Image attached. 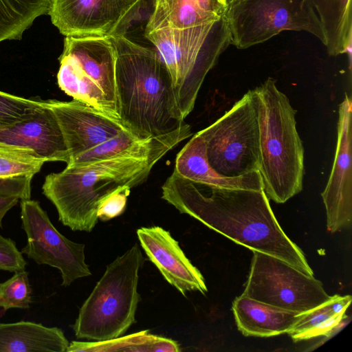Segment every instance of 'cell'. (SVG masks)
<instances>
[{
	"instance_id": "cell-1",
	"label": "cell",
	"mask_w": 352,
	"mask_h": 352,
	"mask_svg": "<svg viewBox=\"0 0 352 352\" xmlns=\"http://www.w3.org/2000/svg\"><path fill=\"white\" fill-rule=\"evenodd\" d=\"M162 198L207 227L252 251L278 258L314 276L300 248L285 233L263 189L209 187L174 170L162 186Z\"/></svg>"
},
{
	"instance_id": "cell-2",
	"label": "cell",
	"mask_w": 352,
	"mask_h": 352,
	"mask_svg": "<svg viewBox=\"0 0 352 352\" xmlns=\"http://www.w3.org/2000/svg\"><path fill=\"white\" fill-rule=\"evenodd\" d=\"M116 52L119 117L139 139L165 135L186 122L178 111L169 73L156 50L125 35L109 37Z\"/></svg>"
},
{
	"instance_id": "cell-3",
	"label": "cell",
	"mask_w": 352,
	"mask_h": 352,
	"mask_svg": "<svg viewBox=\"0 0 352 352\" xmlns=\"http://www.w3.org/2000/svg\"><path fill=\"white\" fill-rule=\"evenodd\" d=\"M168 152L144 157L122 155L82 165H67L46 176L43 193L55 206L59 221L74 231L91 232L98 210L109 195L143 183Z\"/></svg>"
},
{
	"instance_id": "cell-4",
	"label": "cell",
	"mask_w": 352,
	"mask_h": 352,
	"mask_svg": "<svg viewBox=\"0 0 352 352\" xmlns=\"http://www.w3.org/2000/svg\"><path fill=\"white\" fill-rule=\"evenodd\" d=\"M258 113L259 166L263 190L283 204L302 189L304 148L296 129V111L269 77L251 90Z\"/></svg>"
},
{
	"instance_id": "cell-5",
	"label": "cell",
	"mask_w": 352,
	"mask_h": 352,
	"mask_svg": "<svg viewBox=\"0 0 352 352\" xmlns=\"http://www.w3.org/2000/svg\"><path fill=\"white\" fill-rule=\"evenodd\" d=\"M145 37L167 68L178 111L185 120L194 109L206 75L231 45L225 16L192 28L157 29L145 33Z\"/></svg>"
},
{
	"instance_id": "cell-6",
	"label": "cell",
	"mask_w": 352,
	"mask_h": 352,
	"mask_svg": "<svg viewBox=\"0 0 352 352\" xmlns=\"http://www.w3.org/2000/svg\"><path fill=\"white\" fill-rule=\"evenodd\" d=\"M144 262L138 244L107 266L73 325L79 339L103 341L118 338L135 322L140 294L139 271Z\"/></svg>"
},
{
	"instance_id": "cell-7",
	"label": "cell",
	"mask_w": 352,
	"mask_h": 352,
	"mask_svg": "<svg viewBox=\"0 0 352 352\" xmlns=\"http://www.w3.org/2000/svg\"><path fill=\"white\" fill-rule=\"evenodd\" d=\"M116 52L109 37L65 36L57 81L74 100L120 119Z\"/></svg>"
},
{
	"instance_id": "cell-8",
	"label": "cell",
	"mask_w": 352,
	"mask_h": 352,
	"mask_svg": "<svg viewBox=\"0 0 352 352\" xmlns=\"http://www.w3.org/2000/svg\"><path fill=\"white\" fill-rule=\"evenodd\" d=\"M224 16L231 45L240 50L264 43L285 30L306 32L325 43L311 0H234Z\"/></svg>"
},
{
	"instance_id": "cell-9",
	"label": "cell",
	"mask_w": 352,
	"mask_h": 352,
	"mask_svg": "<svg viewBox=\"0 0 352 352\" xmlns=\"http://www.w3.org/2000/svg\"><path fill=\"white\" fill-rule=\"evenodd\" d=\"M198 133L205 143L210 166L219 175L239 177L258 171V113L251 90Z\"/></svg>"
},
{
	"instance_id": "cell-10",
	"label": "cell",
	"mask_w": 352,
	"mask_h": 352,
	"mask_svg": "<svg viewBox=\"0 0 352 352\" xmlns=\"http://www.w3.org/2000/svg\"><path fill=\"white\" fill-rule=\"evenodd\" d=\"M256 300L300 313L328 300L322 283L289 263L253 251L250 270L242 294Z\"/></svg>"
},
{
	"instance_id": "cell-11",
	"label": "cell",
	"mask_w": 352,
	"mask_h": 352,
	"mask_svg": "<svg viewBox=\"0 0 352 352\" xmlns=\"http://www.w3.org/2000/svg\"><path fill=\"white\" fill-rule=\"evenodd\" d=\"M21 219L27 236L21 253L38 265L58 270L63 286L68 287L74 280L91 275L85 263V244L72 241L60 234L38 201L21 200Z\"/></svg>"
},
{
	"instance_id": "cell-12",
	"label": "cell",
	"mask_w": 352,
	"mask_h": 352,
	"mask_svg": "<svg viewBox=\"0 0 352 352\" xmlns=\"http://www.w3.org/2000/svg\"><path fill=\"white\" fill-rule=\"evenodd\" d=\"M146 0H51L48 14L65 36L125 35Z\"/></svg>"
},
{
	"instance_id": "cell-13",
	"label": "cell",
	"mask_w": 352,
	"mask_h": 352,
	"mask_svg": "<svg viewBox=\"0 0 352 352\" xmlns=\"http://www.w3.org/2000/svg\"><path fill=\"white\" fill-rule=\"evenodd\" d=\"M352 101L345 94L339 105L336 151L327 186L321 193L327 230L348 228L352 220Z\"/></svg>"
},
{
	"instance_id": "cell-14",
	"label": "cell",
	"mask_w": 352,
	"mask_h": 352,
	"mask_svg": "<svg viewBox=\"0 0 352 352\" xmlns=\"http://www.w3.org/2000/svg\"><path fill=\"white\" fill-rule=\"evenodd\" d=\"M63 132L70 160L108 139L128 131L116 119L83 102L49 100ZM69 160V162H70Z\"/></svg>"
},
{
	"instance_id": "cell-15",
	"label": "cell",
	"mask_w": 352,
	"mask_h": 352,
	"mask_svg": "<svg viewBox=\"0 0 352 352\" xmlns=\"http://www.w3.org/2000/svg\"><path fill=\"white\" fill-rule=\"evenodd\" d=\"M0 146L24 148L46 162H69L60 126L47 102L21 120L0 129Z\"/></svg>"
},
{
	"instance_id": "cell-16",
	"label": "cell",
	"mask_w": 352,
	"mask_h": 352,
	"mask_svg": "<svg viewBox=\"0 0 352 352\" xmlns=\"http://www.w3.org/2000/svg\"><path fill=\"white\" fill-rule=\"evenodd\" d=\"M137 235L149 260L183 295L189 291L204 294L208 291L202 274L168 231L160 226L143 227L137 230Z\"/></svg>"
},
{
	"instance_id": "cell-17",
	"label": "cell",
	"mask_w": 352,
	"mask_h": 352,
	"mask_svg": "<svg viewBox=\"0 0 352 352\" xmlns=\"http://www.w3.org/2000/svg\"><path fill=\"white\" fill-rule=\"evenodd\" d=\"M179 176L209 187L226 189L262 190L263 184L259 171L239 177H225L209 164L205 143L195 133L177 153L173 170Z\"/></svg>"
},
{
	"instance_id": "cell-18",
	"label": "cell",
	"mask_w": 352,
	"mask_h": 352,
	"mask_svg": "<svg viewBox=\"0 0 352 352\" xmlns=\"http://www.w3.org/2000/svg\"><path fill=\"white\" fill-rule=\"evenodd\" d=\"M228 8L226 0H153L145 33L169 28L182 29L219 19Z\"/></svg>"
},
{
	"instance_id": "cell-19",
	"label": "cell",
	"mask_w": 352,
	"mask_h": 352,
	"mask_svg": "<svg viewBox=\"0 0 352 352\" xmlns=\"http://www.w3.org/2000/svg\"><path fill=\"white\" fill-rule=\"evenodd\" d=\"M232 308L237 328L245 336L272 337L287 333L300 314L243 294L234 299Z\"/></svg>"
},
{
	"instance_id": "cell-20",
	"label": "cell",
	"mask_w": 352,
	"mask_h": 352,
	"mask_svg": "<svg viewBox=\"0 0 352 352\" xmlns=\"http://www.w3.org/2000/svg\"><path fill=\"white\" fill-rule=\"evenodd\" d=\"M69 344L58 327L29 321L0 323V352H66Z\"/></svg>"
},
{
	"instance_id": "cell-21",
	"label": "cell",
	"mask_w": 352,
	"mask_h": 352,
	"mask_svg": "<svg viewBox=\"0 0 352 352\" xmlns=\"http://www.w3.org/2000/svg\"><path fill=\"white\" fill-rule=\"evenodd\" d=\"M324 34L327 53L337 56L351 51V0H311Z\"/></svg>"
},
{
	"instance_id": "cell-22",
	"label": "cell",
	"mask_w": 352,
	"mask_h": 352,
	"mask_svg": "<svg viewBox=\"0 0 352 352\" xmlns=\"http://www.w3.org/2000/svg\"><path fill=\"white\" fill-rule=\"evenodd\" d=\"M178 344L164 337L143 331L127 336L95 342L72 341L66 352L78 351H150L178 352Z\"/></svg>"
},
{
	"instance_id": "cell-23",
	"label": "cell",
	"mask_w": 352,
	"mask_h": 352,
	"mask_svg": "<svg viewBox=\"0 0 352 352\" xmlns=\"http://www.w3.org/2000/svg\"><path fill=\"white\" fill-rule=\"evenodd\" d=\"M51 0H0V43L19 40L38 16L48 14Z\"/></svg>"
},
{
	"instance_id": "cell-24",
	"label": "cell",
	"mask_w": 352,
	"mask_h": 352,
	"mask_svg": "<svg viewBox=\"0 0 352 352\" xmlns=\"http://www.w3.org/2000/svg\"><path fill=\"white\" fill-rule=\"evenodd\" d=\"M331 298V297H330ZM348 316L333 312L330 298L318 306L300 313L292 328L287 333L294 340L300 341L320 336L329 337L341 329Z\"/></svg>"
},
{
	"instance_id": "cell-25",
	"label": "cell",
	"mask_w": 352,
	"mask_h": 352,
	"mask_svg": "<svg viewBox=\"0 0 352 352\" xmlns=\"http://www.w3.org/2000/svg\"><path fill=\"white\" fill-rule=\"evenodd\" d=\"M45 162L29 150L0 146V179L33 177Z\"/></svg>"
},
{
	"instance_id": "cell-26",
	"label": "cell",
	"mask_w": 352,
	"mask_h": 352,
	"mask_svg": "<svg viewBox=\"0 0 352 352\" xmlns=\"http://www.w3.org/2000/svg\"><path fill=\"white\" fill-rule=\"evenodd\" d=\"M32 287L28 272L25 270L0 283V314L10 309H27L32 302Z\"/></svg>"
},
{
	"instance_id": "cell-27",
	"label": "cell",
	"mask_w": 352,
	"mask_h": 352,
	"mask_svg": "<svg viewBox=\"0 0 352 352\" xmlns=\"http://www.w3.org/2000/svg\"><path fill=\"white\" fill-rule=\"evenodd\" d=\"M43 104V102L26 99L0 91V129L12 125Z\"/></svg>"
},
{
	"instance_id": "cell-28",
	"label": "cell",
	"mask_w": 352,
	"mask_h": 352,
	"mask_svg": "<svg viewBox=\"0 0 352 352\" xmlns=\"http://www.w3.org/2000/svg\"><path fill=\"white\" fill-rule=\"evenodd\" d=\"M32 177L0 179V228L6 213L19 201L30 199V182Z\"/></svg>"
},
{
	"instance_id": "cell-29",
	"label": "cell",
	"mask_w": 352,
	"mask_h": 352,
	"mask_svg": "<svg viewBox=\"0 0 352 352\" xmlns=\"http://www.w3.org/2000/svg\"><path fill=\"white\" fill-rule=\"evenodd\" d=\"M27 262L10 238L0 234V270L16 272L25 270Z\"/></svg>"
},
{
	"instance_id": "cell-30",
	"label": "cell",
	"mask_w": 352,
	"mask_h": 352,
	"mask_svg": "<svg viewBox=\"0 0 352 352\" xmlns=\"http://www.w3.org/2000/svg\"><path fill=\"white\" fill-rule=\"evenodd\" d=\"M130 189L118 190L107 197L100 204L97 215L102 221H109L120 215L125 209Z\"/></svg>"
},
{
	"instance_id": "cell-31",
	"label": "cell",
	"mask_w": 352,
	"mask_h": 352,
	"mask_svg": "<svg viewBox=\"0 0 352 352\" xmlns=\"http://www.w3.org/2000/svg\"><path fill=\"white\" fill-rule=\"evenodd\" d=\"M227 3H228V6L232 2H233L234 0H226Z\"/></svg>"
}]
</instances>
